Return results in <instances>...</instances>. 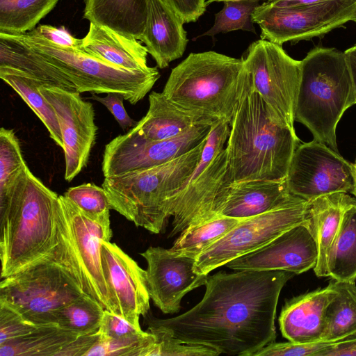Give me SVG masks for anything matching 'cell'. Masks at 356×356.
<instances>
[{"mask_svg": "<svg viewBox=\"0 0 356 356\" xmlns=\"http://www.w3.org/2000/svg\"><path fill=\"white\" fill-rule=\"evenodd\" d=\"M229 130L225 120L213 124L197 165L169 199L170 236L220 216L225 191L231 184L225 149Z\"/></svg>", "mask_w": 356, "mask_h": 356, "instance_id": "obj_8", "label": "cell"}, {"mask_svg": "<svg viewBox=\"0 0 356 356\" xmlns=\"http://www.w3.org/2000/svg\"><path fill=\"white\" fill-rule=\"evenodd\" d=\"M252 19L261 28V39L282 45L321 38L356 19V0H330L318 3L279 7L264 1Z\"/></svg>", "mask_w": 356, "mask_h": 356, "instance_id": "obj_13", "label": "cell"}, {"mask_svg": "<svg viewBox=\"0 0 356 356\" xmlns=\"http://www.w3.org/2000/svg\"><path fill=\"white\" fill-rule=\"evenodd\" d=\"M10 35L63 73L79 93L118 92L124 97V100L136 104L145 97L160 77L156 67L148 70L121 68L84 51L58 47L32 31Z\"/></svg>", "mask_w": 356, "mask_h": 356, "instance_id": "obj_9", "label": "cell"}, {"mask_svg": "<svg viewBox=\"0 0 356 356\" xmlns=\"http://www.w3.org/2000/svg\"><path fill=\"white\" fill-rule=\"evenodd\" d=\"M0 66L25 72L49 86L76 91L73 83L63 73L8 34L0 33Z\"/></svg>", "mask_w": 356, "mask_h": 356, "instance_id": "obj_27", "label": "cell"}, {"mask_svg": "<svg viewBox=\"0 0 356 356\" xmlns=\"http://www.w3.org/2000/svg\"><path fill=\"white\" fill-rule=\"evenodd\" d=\"M355 204L356 198L347 193H331L309 201L308 221L318 251L314 268L317 277H328L327 258L338 236L343 215Z\"/></svg>", "mask_w": 356, "mask_h": 356, "instance_id": "obj_23", "label": "cell"}, {"mask_svg": "<svg viewBox=\"0 0 356 356\" xmlns=\"http://www.w3.org/2000/svg\"><path fill=\"white\" fill-rule=\"evenodd\" d=\"M104 310L97 300L84 293L57 312L56 325L78 336L93 334L99 330Z\"/></svg>", "mask_w": 356, "mask_h": 356, "instance_id": "obj_35", "label": "cell"}, {"mask_svg": "<svg viewBox=\"0 0 356 356\" xmlns=\"http://www.w3.org/2000/svg\"><path fill=\"white\" fill-rule=\"evenodd\" d=\"M154 335L156 346L153 356H218L220 355L212 348L181 342L159 330H147Z\"/></svg>", "mask_w": 356, "mask_h": 356, "instance_id": "obj_39", "label": "cell"}, {"mask_svg": "<svg viewBox=\"0 0 356 356\" xmlns=\"http://www.w3.org/2000/svg\"><path fill=\"white\" fill-rule=\"evenodd\" d=\"M213 123L199 124L178 136L160 140L147 138L132 127L106 145L103 175L105 177L167 163L198 145Z\"/></svg>", "mask_w": 356, "mask_h": 356, "instance_id": "obj_14", "label": "cell"}, {"mask_svg": "<svg viewBox=\"0 0 356 356\" xmlns=\"http://www.w3.org/2000/svg\"><path fill=\"white\" fill-rule=\"evenodd\" d=\"M184 22H196L206 10V0H162Z\"/></svg>", "mask_w": 356, "mask_h": 356, "instance_id": "obj_45", "label": "cell"}, {"mask_svg": "<svg viewBox=\"0 0 356 356\" xmlns=\"http://www.w3.org/2000/svg\"><path fill=\"white\" fill-rule=\"evenodd\" d=\"M293 196L286 179L231 184L225 191L220 216L245 219L281 207Z\"/></svg>", "mask_w": 356, "mask_h": 356, "instance_id": "obj_22", "label": "cell"}, {"mask_svg": "<svg viewBox=\"0 0 356 356\" xmlns=\"http://www.w3.org/2000/svg\"><path fill=\"white\" fill-rule=\"evenodd\" d=\"M354 22H356V19H355V21H354Z\"/></svg>", "mask_w": 356, "mask_h": 356, "instance_id": "obj_52", "label": "cell"}, {"mask_svg": "<svg viewBox=\"0 0 356 356\" xmlns=\"http://www.w3.org/2000/svg\"><path fill=\"white\" fill-rule=\"evenodd\" d=\"M355 45H356V44Z\"/></svg>", "mask_w": 356, "mask_h": 356, "instance_id": "obj_53", "label": "cell"}, {"mask_svg": "<svg viewBox=\"0 0 356 356\" xmlns=\"http://www.w3.org/2000/svg\"><path fill=\"white\" fill-rule=\"evenodd\" d=\"M58 222L80 287L112 313L101 252L102 241L112 237L111 221L90 219L63 195L58 196Z\"/></svg>", "mask_w": 356, "mask_h": 356, "instance_id": "obj_10", "label": "cell"}, {"mask_svg": "<svg viewBox=\"0 0 356 356\" xmlns=\"http://www.w3.org/2000/svg\"><path fill=\"white\" fill-rule=\"evenodd\" d=\"M295 275L285 270H236L209 275L201 301L170 318L149 317L147 330H161L220 354L252 356L275 341L281 291Z\"/></svg>", "mask_w": 356, "mask_h": 356, "instance_id": "obj_1", "label": "cell"}, {"mask_svg": "<svg viewBox=\"0 0 356 356\" xmlns=\"http://www.w3.org/2000/svg\"><path fill=\"white\" fill-rule=\"evenodd\" d=\"M333 343L324 341L312 343H296L289 341L275 343L274 341L257 350L252 356H321Z\"/></svg>", "mask_w": 356, "mask_h": 356, "instance_id": "obj_40", "label": "cell"}, {"mask_svg": "<svg viewBox=\"0 0 356 356\" xmlns=\"http://www.w3.org/2000/svg\"><path fill=\"white\" fill-rule=\"evenodd\" d=\"M344 55L351 74L356 96V45L347 49Z\"/></svg>", "mask_w": 356, "mask_h": 356, "instance_id": "obj_48", "label": "cell"}, {"mask_svg": "<svg viewBox=\"0 0 356 356\" xmlns=\"http://www.w3.org/2000/svg\"><path fill=\"white\" fill-rule=\"evenodd\" d=\"M64 195L90 219L100 222L110 221L111 207L102 186L85 183L69 188Z\"/></svg>", "mask_w": 356, "mask_h": 356, "instance_id": "obj_38", "label": "cell"}, {"mask_svg": "<svg viewBox=\"0 0 356 356\" xmlns=\"http://www.w3.org/2000/svg\"><path fill=\"white\" fill-rule=\"evenodd\" d=\"M0 78L21 97L46 127L52 140L63 149L56 114L40 90L41 86L47 84L25 72L7 66H0Z\"/></svg>", "mask_w": 356, "mask_h": 356, "instance_id": "obj_28", "label": "cell"}, {"mask_svg": "<svg viewBox=\"0 0 356 356\" xmlns=\"http://www.w3.org/2000/svg\"><path fill=\"white\" fill-rule=\"evenodd\" d=\"M241 58L274 120L295 131L301 60L289 56L282 45L262 39L252 42Z\"/></svg>", "mask_w": 356, "mask_h": 356, "instance_id": "obj_12", "label": "cell"}, {"mask_svg": "<svg viewBox=\"0 0 356 356\" xmlns=\"http://www.w3.org/2000/svg\"><path fill=\"white\" fill-rule=\"evenodd\" d=\"M143 332L120 316L108 310H104L102 321L98 331L104 339H121L138 335Z\"/></svg>", "mask_w": 356, "mask_h": 356, "instance_id": "obj_42", "label": "cell"}, {"mask_svg": "<svg viewBox=\"0 0 356 356\" xmlns=\"http://www.w3.org/2000/svg\"><path fill=\"white\" fill-rule=\"evenodd\" d=\"M334 296L325 314L321 341L335 343L356 337V284L332 280Z\"/></svg>", "mask_w": 356, "mask_h": 356, "instance_id": "obj_29", "label": "cell"}, {"mask_svg": "<svg viewBox=\"0 0 356 356\" xmlns=\"http://www.w3.org/2000/svg\"><path fill=\"white\" fill-rule=\"evenodd\" d=\"M321 356H356V337L334 343Z\"/></svg>", "mask_w": 356, "mask_h": 356, "instance_id": "obj_47", "label": "cell"}, {"mask_svg": "<svg viewBox=\"0 0 356 356\" xmlns=\"http://www.w3.org/2000/svg\"><path fill=\"white\" fill-rule=\"evenodd\" d=\"M328 277L356 282V204L343 215L338 236L327 258Z\"/></svg>", "mask_w": 356, "mask_h": 356, "instance_id": "obj_32", "label": "cell"}, {"mask_svg": "<svg viewBox=\"0 0 356 356\" xmlns=\"http://www.w3.org/2000/svg\"><path fill=\"white\" fill-rule=\"evenodd\" d=\"M83 294L60 234L49 254L0 282V303L37 325H56L57 312Z\"/></svg>", "mask_w": 356, "mask_h": 356, "instance_id": "obj_7", "label": "cell"}, {"mask_svg": "<svg viewBox=\"0 0 356 356\" xmlns=\"http://www.w3.org/2000/svg\"><path fill=\"white\" fill-rule=\"evenodd\" d=\"M330 0H266L269 3L279 7H291L318 3Z\"/></svg>", "mask_w": 356, "mask_h": 356, "instance_id": "obj_49", "label": "cell"}, {"mask_svg": "<svg viewBox=\"0 0 356 356\" xmlns=\"http://www.w3.org/2000/svg\"><path fill=\"white\" fill-rule=\"evenodd\" d=\"M243 219L218 216L180 233L170 248L173 252L196 259L226 235Z\"/></svg>", "mask_w": 356, "mask_h": 356, "instance_id": "obj_34", "label": "cell"}, {"mask_svg": "<svg viewBox=\"0 0 356 356\" xmlns=\"http://www.w3.org/2000/svg\"><path fill=\"white\" fill-rule=\"evenodd\" d=\"M140 255L147 264L145 271L149 297L163 314L177 313L184 296L207 280L209 274L195 271L196 259L176 254L170 249L150 246Z\"/></svg>", "mask_w": 356, "mask_h": 356, "instance_id": "obj_17", "label": "cell"}, {"mask_svg": "<svg viewBox=\"0 0 356 356\" xmlns=\"http://www.w3.org/2000/svg\"><path fill=\"white\" fill-rule=\"evenodd\" d=\"M32 31L58 47L75 51H84L82 39L72 35L64 26L58 28L51 25L40 24Z\"/></svg>", "mask_w": 356, "mask_h": 356, "instance_id": "obj_43", "label": "cell"}, {"mask_svg": "<svg viewBox=\"0 0 356 356\" xmlns=\"http://www.w3.org/2000/svg\"><path fill=\"white\" fill-rule=\"evenodd\" d=\"M59 0H0V33L24 34L35 29Z\"/></svg>", "mask_w": 356, "mask_h": 356, "instance_id": "obj_33", "label": "cell"}, {"mask_svg": "<svg viewBox=\"0 0 356 356\" xmlns=\"http://www.w3.org/2000/svg\"><path fill=\"white\" fill-rule=\"evenodd\" d=\"M225 1H229V0H209L207 1V3H209L213 2V1H223L224 2Z\"/></svg>", "mask_w": 356, "mask_h": 356, "instance_id": "obj_51", "label": "cell"}, {"mask_svg": "<svg viewBox=\"0 0 356 356\" xmlns=\"http://www.w3.org/2000/svg\"><path fill=\"white\" fill-rule=\"evenodd\" d=\"M245 73L242 58L213 51L191 53L172 70L162 92L177 106L204 121L230 123Z\"/></svg>", "mask_w": 356, "mask_h": 356, "instance_id": "obj_4", "label": "cell"}, {"mask_svg": "<svg viewBox=\"0 0 356 356\" xmlns=\"http://www.w3.org/2000/svg\"><path fill=\"white\" fill-rule=\"evenodd\" d=\"M58 196L30 171L26 186L0 209L1 279L58 245Z\"/></svg>", "mask_w": 356, "mask_h": 356, "instance_id": "obj_3", "label": "cell"}, {"mask_svg": "<svg viewBox=\"0 0 356 356\" xmlns=\"http://www.w3.org/2000/svg\"><path fill=\"white\" fill-rule=\"evenodd\" d=\"M260 0H229L224 1L221 10L215 14L213 25L201 36H214L236 30L256 33L252 13Z\"/></svg>", "mask_w": 356, "mask_h": 356, "instance_id": "obj_36", "label": "cell"}, {"mask_svg": "<svg viewBox=\"0 0 356 356\" xmlns=\"http://www.w3.org/2000/svg\"><path fill=\"white\" fill-rule=\"evenodd\" d=\"M30 169L25 162L19 141L13 129H0V209L24 188Z\"/></svg>", "mask_w": 356, "mask_h": 356, "instance_id": "obj_31", "label": "cell"}, {"mask_svg": "<svg viewBox=\"0 0 356 356\" xmlns=\"http://www.w3.org/2000/svg\"><path fill=\"white\" fill-rule=\"evenodd\" d=\"M98 339V332L93 334L79 336L62 349L57 356H85Z\"/></svg>", "mask_w": 356, "mask_h": 356, "instance_id": "obj_46", "label": "cell"}, {"mask_svg": "<svg viewBox=\"0 0 356 356\" xmlns=\"http://www.w3.org/2000/svg\"><path fill=\"white\" fill-rule=\"evenodd\" d=\"M356 104L344 52L315 47L301 60L295 121L304 124L314 140L339 152L336 129L345 111Z\"/></svg>", "mask_w": 356, "mask_h": 356, "instance_id": "obj_5", "label": "cell"}, {"mask_svg": "<svg viewBox=\"0 0 356 356\" xmlns=\"http://www.w3.org/2000/svg\"><path fill=\"white\" fill-rule=\"evenodd\" d=\"M309 204V201L293 195L281 207L243 219L197 258L195 271L207 275L234 259L262 248L305 221Z\"/></svg>", "mask_w": 356, "mask_h": 356, "instance_id": "obj_11", "label": "cell"}, {"mask_svg": "<svg viewBox=\"0 0 356 356\" xmlns=\"http://www.w3.org/2000/svg\"><path fill=\"white\" fill-rule=\"evenodd\" d=\"M229 127L225 149L231 184L286 179L300 140L274 120L247 70Z\"/></svg>", "mask_w": 356, "mask_h": 356, "instance_id": "obj_2", "label": "cell"}, {"mask_svg": "<svg viewBox=\"0 0 356 356\" xmlns=\"http://www.w3.org/2000/svg\"><path fill=\"white\" fill-rule=\"evenodd\" d=\"M204 121L181 109L161 92L149 95V108L146 115L134 127L142 136L154 140L178 136Z\"/></svg>", "mask_w": 356, "mask_h": 356, "instance_id": "obj_26", "label": "cell"}, {"mask_svg": "<svg viewBox=\"0 0 356 356\" xmlns=\"http://www.w3.org/2000/svg\"><path fill=\"white\" fill-rule=\"evenodd\" d=\"M149 0H85L83 18L140 40Z\"/></svg>", "mask_w": 356, "mask_h": 356, "instance_id": "obj_25", "label": "cell"}, {"mask_svg": "<svg viewBox=\"0 0 356 356\" xmlns=\"http://www.w3.org/2000/svg\"><path fill=\"white\" fill-rule=\"evenodd\" d=\"M38 326L25 320L8 305L0 303V344L23 337Z\"/></svg>", "mask_w": 356, "mask_h": 356, "instance_id": "obj_41", "label": "cell"}, {"mask_svg": "<svg viewBox=\"0 0 356 356\" xmlns=\"http://www.w3.org/2000/svg\"><path fill=\"white\" fill-rule=\"evenodd\" d=\"M78 337L57 325H40L23 337L0 344V356H57Z\"/></svg>", "mask_w": 356, "mask_h": 356, "instance_id": "obj_30", "label": "cell"}, {"mask_svg": "<svg viewBox=\"0 0 356 356\" xmlns=\"http://www.w3.org/2000/svg\"><path fill=\"white\" fill-rule=\"evenodd\" d=\"M207 138L167 163L105 177L102 187L111 209L137 227L154 234L161 233L170 218L168 202L195 169Z\"/></svg>", "mask_w": 356, "mask_h": 356, "instance_id": "obj_6", "label": "cell"}, {"mask_svg": "<svg viewBox=\"0 0 356 356\" xmlns=\"http://www.w3.org/2000/svg\"><path fill=\"white\" fill-rule=\"evenodd\" d=\"M184 22L162 0H149L145 29L140 38L157 67H167L181 58L188 42Z\"/></svg>", "mask_w": 356, "mask_h": 356, "instance_id": "obj_21", "label": "cell"}, {"mask_svg": "<svg viewBox=\"0 0 356 356\" xmlns=\"http://www.w3.org/2000/svg\"><path fill=\"white\" fill-rule=\"evenodd\" d=\"M156 346L154 334L144 332L121 339H99L85 356H153Z\"/></svg>", "mask_w": 356, "mask_h": 356, "instance_id": "obj_37", "label": "cell"}, {"mask_svg": "<svg viewBox=\"0 0 356 356\" xmlns=\"http://www.w3.org/2000/svg\"><path fill=\"white\" fill-rule=\"evenodd\" d=\"M83 49L88 54L119 67L130 70H148L147 49L138 40L106 26L90 22L82 38Z\"/></svg>", "mask_w": 356, "mask_h": 356, "instance_id": "obj_24", "label": "cell"}, {"mask_svg": "<svg viewBox=\"0 0 356 356\" xmlns=\"http://www.w3.org/2000/svg\"><path fill=\"white\" fill-rule=\"evenodd\" d=\"M353 171V163L327 145L313 140L296 148L286 183L291 194L311 201L331 193L350 192Z\"/></svg>", "mask_w": 356, "mask_h": 356, "instance_id": "obj_15", "label": "cell"}, {"mask_svg": "<svg viewBox=\"0 0 356 356\" xmlns=\"http://www.w3.org/2000/svg\"><path fill=\"white\" fill-rule=\"evenodd\" d=\"M353 175H354V183H353V187L350 193H351L356 198V159L355 163H353Z\"/></svg>", "mask_w": 356, "mask_h": 356, "instance_id": "obj_50", "label": "cell"}, {"mask_svg": "<svg viewBox=\"0 0 356 356\" xmlns=\"http://www.w3.org/2000/svg\"><path fill=\"white\" fill-rule=\"evenodd\" d=\"M102 264L112 313L138 328L149 309L146 271L115 243L102 241Z\"/></svg>", "mask_w": 356, "mask_h": 356, "instance_id": "obj_18", "label": "cell"}, {"mask_svg": "<svg viewBox=\"0 0 356 356\" xmlns=\"http://www.w3.org/2000/svg\"><path fill=\"white\" fill-rule=\"evenodd\" d=\"M332 284L287 300L279 317L280 330L289 341H321L327 307L334 296Z\"/></svg>", "mask_w": 356, "mask_h": 356, "instance_id": "obj_20", "label": "cell"}, {"mask_svg": "<svg viewBox=\"0 0 356 356\" xmlns=\"http://www.w3.org/2000/svg\"><path fill=\"white\" fill-rule=\"evenodd\" d=\"M40 90L58 118L64 143L65 175L71 181L87 165L97 127L92 104L76 91L42 86Z\"/></svg>", "mask_w": 356, "mask_h": 356, "instance_id": "obj_16", "label": "cell"}, {"mask_svg": "<svg viewBox=\"0 0 356 356\" xmlns=\"http://www.w3.org/2000/svg\"><path fill=\"white\" fill-rule=\"evenodd\" d=\"M318 251L308 218L262 248L225 266L235 270H285L299 275L314 268Z\"/></svg>", "mask_w": 356, "mask_h": 356, "instance_id": "obj_19", "label": "cell"}, {"mask_svg": "<svg viewBox=\"0 0 356 356\" xmlns=\"http://www.w3.org/2000/svg\"><path fill=\"white\" fill-rule=\"evenodd\" d=\"M90 98L105 106L122 130L130 129L137 124L138 122L133 120L127 113L123 103L124 97L122 95L118 92H109L105 97H99L95 93H92Z\"/></svg>", "mask_w": 356, "mask_h": 356, "instance_id": "obj_44", "label": "cell"}]
</instances>
